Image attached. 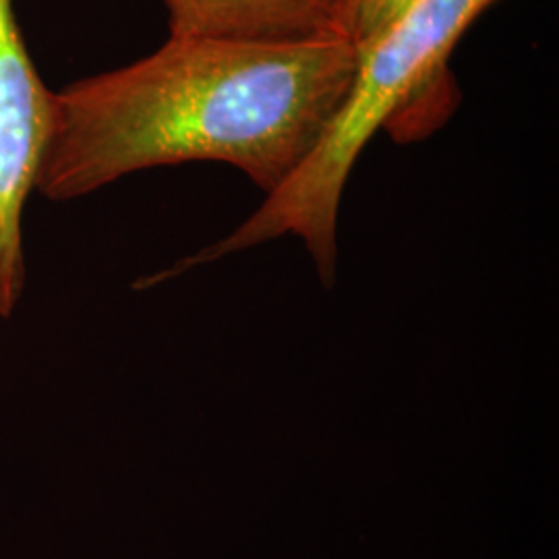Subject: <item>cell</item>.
<instances>
[{
    "label": "cell",
    "mask_w": 559,
    "mask_h": 559,
    "mask_svg": "<svg viewBox=\"0 0 559 559\" xmlns=\"http://www.w3.org/2000/svg\"><path fill=\"white\" fill-rule=\"evenodd\" d=\"M491 2L415 0L380 36L357 48L353 81L299 168L267 193L237 230L168 272L143 280L140 288L280 237L302 240L323 284L332 286L338 260L340 201L362 150L385 124L399 122L402 110L419 102L423 92L436 90L445 80L452 48Z\"/></svg>",
    "instance_id": "cell-2"
},
{
    "label": "cell",
    "mask_w": 559,
    "mask_h": 559,
    "mask_svg": "<svg viewBox=\"0 0 559 559\" xmlns=\"http://www.w3.org/2000/svg\"><path fill=\"white\" fill-rule=\"evenodd\" d=\"M170 36L297 44L350 40L355 0H162Z\"/></svg>",
    "instance_id": "cell-4"
},
{
    "label": "cell",
    "mask_w": 559,
    "mask_h": 559,
    "mask_svg": "<svg viewBox=\"0 0 559 559\" xmlns=\"http://www.w3.org/2000/svg\"><path fill=\"white\" fill-rule=\"evenodd\" d=\"M415 0H355L350 41L360 48L380 36Z\"/></svg>",
    "instance_id": "cell-5"
},
{
    "label": "cell",
    "mask_w": 559,
    "mask_h": 559,
    "mask_svg": "<svg viewBox=\"0 0 559 559\" xmlns=\"http://www.w3.org/2000/svg\"><path fill=\"white\" fill-rule=\"evenodd\" d=\"M52 96L40 80L13 0H0V318H11L25 288L23 212L36 191L52 129Z\"/></svg>",
    "instance_id": "cell-3"
},
{
    "label": "cell",
    "mask_w": 559,
    "mask_h": 559,
    "mask_svg": "<svg viewBox=\"0 0 559 559\" xmlns=\"http://www.w3.org/2000/svg\"><path fill=\"white\" fill-rule=\"evenodd\" d=\"M357 59L344 38L170 36L150 57L55 92L36 191L80 200L141 170L222 162L267 195L320 141Z\"/></svg>",
    "instance_id": "cell-1"
}]
</instances>
